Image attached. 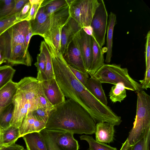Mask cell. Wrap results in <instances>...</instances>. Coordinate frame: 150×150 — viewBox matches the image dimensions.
Masks as SVG:
<instances>
[{
	"mask_svg": "<svg viewBox=\"0 0 150 150\" xmlns=\"http://www.w3.org/2000/svg\"><path fill=\"white\" fill-rule=\"evenodd\" d=\"M51 58L55 78L65 97L81 105L94 122H102L111 109L96 98L75 77L60 51L49 41L45 40Z\"/></svg>",
	"mask_w": 150,
	"mask_h": 150,
	"instance_id": "obj_1",
	"label": "cell"
},
{
	"mask_svg": "<svg viewBox=\"0 0 150 150\" xmlns=\"http://www.w3.org/2000/svg\"><path fill=\"white\" fill-rule=\"evenodd\" d=\"M45 128L74 134H92L95 133L96 124L81 105L68 99L51 111Z\"/></svg>",
	"mask_w": 150,
	"mask_h": 150,
	"instance_id": "obj_2",
	"label": "cell"
},
{
	"mask_svg": "<svg viewBox=\"0 0 150 150\" xmlns=\"http://www.w3.org/2000/svg\"><path fill=\"white\" fill-rule=\"evenodd\" d=\"M39 82L36 78L29 76L16 83V91L12 101L14 110L11 126L19 128L28 114L38 108V93Z\"/></svg>",
	"mask_w": 150,
	"mask_h": 150,
	"instance_id": "obj_3",
	"label": "cell"
},
{
	"mask_svg": "<svg viewBox=\"0 0 150 150\" xmlns=\"http://www.w3.org/2000/svg\"><path fill=\"white\" fill-rule=\"evenodd\" d=\"M91 77L98 80L101 83L115 85L122 83L126 89L137 93L143 90L141 84L129 76L127 69L121 68L120 65L104 64Z\"/></svg>",
	"mask_w": 150,
	"mask_h": 150,
	"instance_id": "obj_4",
	"label": "cell"
},
{
	"mask_svg": "<svg viewBox=\"0 0 150 150\" xmlns=\"http://www.w3.org/2000/svg\"><path fill=\"white\" fill-rule=\"evenodd\" d=\"M30 27L29 21H21L13 25L0 35V49L5 61L15 46L18 44L25 45V37Z\"/></svg>",
	"mask_w": 150,
	"mask_h": 150,
	"instance_id": "obj_5",
	"label": "cell"
},
{
	"mask_svg": "<svg viewBox=\"0 0 150 150\" xmlns=\"http://www.w3.org/2000/svg\"><path fill=\"white\" fill-rule=\"evenodd\" d=\"M150 127V96L142 90L137 93V111L132 132L140 136Z\"/></svg>",
	"mask_w": 150,
	"mask_h": 150,
	"instance_id": "obj_6",
	"label": "cell"
},
{
	"mask_svg": "<svg viewBox=\"0 0 150 150\" xmlns=\"http://www.w3.org/2000/svg\"><path fill=\"white\" fill-rule=\"evenodd\" d=\"M99 1L100 4L96 9L90 26L93 30L92 36L102 47L105 44L108 13L104 1Z\"/></svg>",
	"mask_w": 150,
	"mask_h": 150,
	"instance_id": "obj_7",
	"label": "cell"
},
{
	"mask_svg": "<svg viewBox=\"0 0 150 150\" xmlns=\"http://www.w3.org/2000/svg\"><path fill=\"white\" fill-rule=\"evenodd\" d=\"M63 57L68 65L80 71L86 72L79 44L75 36L69 44Z\"/></svg>",
	"mask_w": 150,
	"mask_h": 150,
	"instance_id": "obj_8",
	"label": "cell"
},
{
	"mask_svg": "<svg viewBox=\"0 0 150 150\" xmlns=\"http://www.w3.org/2000/svg\"><path fill=\"white\" fill-rule=\"evenodd\" d=\"M81 53L84 67L86 71H89L92 59V36L87 34L82 28L76 35Z\"/></svg>",
	"mask_w": 150,
	"mask_h": 150,
	"instance_id": "obj_9",
	"label": "cell"
},
{
	"mask_svg": "<svg viewBox=\"0 0 150 150\" xmlns=\"http://www.w3.org/2000/svg\"><path fill=\"white\" fill-rule=\"evenodd\" d=\"M40 82L45 96L54 107L65 101V96L55 78Z\"/></svg>",
	"mask_w": 150,
	"mask_h": 150,
	"instance_id": "obj_10",
	"label": "cell"
},
{
	"mask_svg": "<svg viewBox=\"0 0 150 150\" xmlns=\"http://www.w3.org/2000/svg\"><path fill=\"white\" fill-rule=\"evenodd\" d=\"M50 130L54 142L60 150H79V144L78 141L74 137V134L67 132Z\"/></svg>",
	"mask_w": 150,
	"mask_h": 150,
	"instance_id": "obj_11",
	"label": "cell"
},
{
	"mask_svg": "<svg viewBox=\"0 0 150 150\" xmlns=\"http://www.w3.org/2000/svg\"><path fill=\"white\" fill-rule=\"evenodd\" d=\"M6 61L12 65L22 64L30 66L32 59L28 50L26 49L25 45L18 44L11 50Z\"/></svg>",
	"mask_w": 150,
	"mask_h": 150,
	"instance_id": "obj_12",
	"label": "cell"
},
{
	"mask_svg": "<svg viewBox=\"0 0 150 150\" xmlns=\"http://www.w3.org/2000/svg\"><path fill=\"white\" fill-rule=\"evenodd\" d=\"M82 28L78 23L71 17L68 22L62 27L60 51L63 56L65 53L69 43Z\"/></svg>",
	"mask_w": 150,
	"mask_h": 150,
	"instance_id": "obj_13",
	"label": "cell"
},
{
	"mask_svg": "<svg viewBox=\"0 0 150 150\" xmlns=\"http://www.w3.org/2000/svg\"><path fill=\"white\" fill-rule=\"evenodd\" d=\"M29 21L33 36L38 35L44 38L49 29L50 16L45 13L43 7L40 6L35 18Z\"/></svg>",
	"mask_w": 150,
	"mask_h": 150,
	"instance_id": "obj_14",
	"label": "cell"
},
{
	"mask_svg": "<svg viewBox=\"0 0 150 150\" xmlns=\"http://www.w3.org/2000/svg\"><path fill=\"white\" fill-rule=\"evenodd\" d=\"M82 28L90 25L92 19L100 3L98 0H78Z\"/></svg>",
	"mask_w": 150,
	"mask_h": 150,
	"instance_id": "obj_15",
	"label": "cell"
},
{
	"mask_svg": "<svg viewBox=\"0 0 150 150\" xmlns=\"http://www.w3.org/2000/svg\"><path fill=\"white\" fill-rule=\"evenodd\" d=\"M114 124L109 122H102L96 124L95 132L96 140L102 143L112 142L114 139Z\"/></svg>",
	"mask_w": 150,
	"mask_h": 150,
	"instance_id": "obj_16",
	"label": "cell"
},
{
	"mask_svg": "<svg viewBox=\"0 0 150 150\" xmlns=\"http://www.w3.org/2000/svg\"><path fill=\"white\" fill-rule=\"evenodd\" d=\"M46 123L36 119L31 112L25 118L19 127L20 137L30 133L39 132L45 128Z\"/></svg>",
	"mask_w": 150,
	"mask_h": 150,
	"instance_id": "obj_17",
	"label": "cell"
},
{
	"mask_svg": "<svg viewBox=\"0 0 150 150\" xmlns=\"http://www.w3.org/2000/svg\"><path fill=\"white\" fill-rule=\"evenodd\" d=\"M16 89V83L12 81L0 89V115L4 109L12 103Z\"/></svg>",
	"mask_w": 150,
	"mask_h": 150,
	"instance_id": "obj_18",
	"label": "cell"
},
{
	"mask_svg": "<svg viewBox=\"0 0 150 150\" xmlns=\"http://www.w3.org/2000/svg\"><path fill=\"white\" fill-rule=\"evenodd\" d=\"M92 42V62L91 68L88 72L91 76L104 64L103 53L102 47L99 46L93 36Z\"/></svg>",
	"mask_w": 150,
	"mask_h": 150,
	"instance_id": "obj_19",
	"label": "cell"
},
{
	"mask_svg": "<svg viewBox=\"0 0 150 150\" xmlns=\"http://www.w3.org/2000/svg\"><path fill=\"white\" fill-rule=\"evenodd\" d=\"M22 137L27 150H47L44 140L40 132L28 133Z\"/></svg>",
	"mask_w": 150,
	"mask_h": 150,
	"instance_id": "obj_20",
	"label": "cell"
},
{
	"mask_svg": "<svg viewBox=\"0 0 150 150\" xmlns=\"http://www.w3.org/2000/svg\"><path fill=\"white\" fill-rule=\"evenodd\" d=\"M117 23L116 15L111 12L109 16L107 23V33L106 38L107 54L105 62L109 63L112 56V42L114 27Z\"/></svg>",
	"mask_w": 150,
	"mask_h": 150,
	"instance_id": "obj_21",
	"label": "cell"
},
{
	"mask_svg": "<svg viewBox=\"0 0 150 150\" xmlns=\"http://www.w3.org/2000/svg\"><path fill=\"white\" fill-rule=\"evenodd\" d=\"M85 86L101 103L107 106V98L99 81L91 77L88 79Z\"/></svg>",
	"mask_w": 150,
	"mask_h": 150,
	"instance_id": "obj_22",
	"label": "cell"
},
{
	"mask_svg": "<svg viewBox=\"0 0 150 150\" xmlns=\"http://www.w3.org/2000/svg\"><path fill=\"white\" fill-rule=\"evenodd\" d=\"M40 49L44 53L46 57V64L45 71L41 76L37 80L42 81L50 80L55 78L51 55L45 41L41 42Z\"/></svg>",
	"mask_w": 150,
	"mask_h": 150,
	"instance_id": "obj_23",
	"label": "cell"
},
{
	"mask_svg": "<svg viewBox=\"0 0 150 150\" xmlns=\"http://www.w3.org/2000/svg\"><path fill=\"white\" fill-rule=\"evenodd\" d=\"M20 137L19 128L10 126L8 128L1 130L0 146L15 143Z\"/></svg>",
	"mask_w": 150,
	"mask_h": 150,
	"instance_id": "obj_24",
	"label": "cell"
},
{
	"mask_svg": "<svg viewBox=\"0 0 150 150\" xmlns=\"http://www.w3.org/2000/svg\"><path fill=\"white\" fill-rule=\"evenodd\" d=\"M67 0H43L41 7L44 11L50 16L68 5Z\"/></svg>",
	"mask_w": 150,
	"mask_h": 150,
	"instance_id": "obj_25",
	"label": "cell"
},
{
	"mask_svg": "<svg viewBox=\"0 0 150 150\" xmlns=\"http://www.w3.org/2000/svg\"><path fill=\"white\" fill-rule=\"evenodd\" d=\"M126 88L120 83L112 86L109 93L110 99L113 103L121 102L127 96Z\"/></svg>",
	"mask_w": 150,
	"mask_h": 150,
	"instance_id": "obj_26",
	"label": "cell"
},
{
	"mask_svg": "<svg viewBox=\"0 0 150 150\" xmlns=\"http://www.w3.org/2000/svg\"><path fill=\"white\" fill-rule=\"evenodd\" d=\"M14 110V106L12 103L7 107L0 115V128L1 130L5 129L10 125Z\"/></svg>",
	"mask_w": 150,
	"mask_h": 150,
	"instance_id": "obj_27",
	"label": "cell"
},
{
	"mask_svg": "<svg viewBox=\"0 0 150 150\" xmlns=\"http://www.w3.org/2000/svg\"><path fill=\"white\" fill-rule=\"evenodd\" d=\"M81 140L86 141L88 144L89 150H117L115 147H112L105 143L96 141L92 136L83 135L80 137Z\"/></svg>",
	"mask_w": 150,
	"mask_h": 150,
	"instance_id": "obj_28",
	"label": "cell"
},
{
	"mask_svg": "<svg viewBox=\"0 0 150 150\" xmlns=\"http://www.w3.org/2000/svg\"><path fill=\"white\" fill-rule=\"evenodd\" d=\"M15 71L11 65L0 66V89L12 81Z\"/></svg>",
	"mask_w": 150,
	"mask_h": 150,
	"instance_id": "obj_29",
	"label": "cell"
},
{
	"mask_svg": "<svg viewBox=\"0 0 150 150\" xmlns=\"http://www.w3.org/2000/svg\"><path fill=\"white\" fill-rule=\"evenodd\" d=\"M150 127L148 128L137 141L132 145V150H150Z\"/></svg>",
	"mask_w": 150,
	"mask_h": 150,
	"instance_id": "obj_30",
	"label": "cell"
},
{
	"mask_svg": "<svg viewBox=\"0 0 150 150\" xmlns=\"http://www.w3.org/2000/svg\"><path fill=\"white\" fill-rule=\"evenodd\" d=\"M39 132L44 140L47 150H60L54 142L51 130L45 128Z\"/></svg>",
	"mask_w": 150,
	"mask_h": 150,
	"instance_id": "obj_31",
	"label": "cell"
},
{
	"mask_svg": "<svg viewBox=\"0 0 150 150\" xmlns=\"http://www.w3.org/2000/svg\"><path fill=\"white\" fill-rule=\"evenodd\" d=\"M38 108L52 110L54 108L45 96L40 81L38 89Z\"/></svg>",
	"mask_w": 150,
	"mask_h": 150,
	"instance_id": "obj_32",
	"label": "cell"
},
{
	"mask_svg": "<svg viewBox=\"0 0 150 150\" xmlns=\"http://www.w3.org/2000/svg\"><path fill=\"white\" fill-rule=\"evenodd\" d=\"M15 0H0V20L5 18L13 10Z\"/></svg>",
	"mask_w": 150,
	"mask_h": 150,
	"instance_id": "obj_33",
	"label": "cell"
},
{
	"mask_svg": "<svg viewBox=\"0 0 150 150\" xmlns=\"http://www.w3.org/2000/svg\"><path fill=\"white\" fill-rule=\"evenodd\" d=\"M40 53L37 55V61L34 65L37 68L38 71L37 79L40 78L44 73L46 68V59L45 55L43 51L40 49Z\"/></svg>",
	"mask_w": 150,
	"mask_h": 150,
	"instance_id": "obj_34",
	"label": "cell"
},
{
	"mask_svg": "<svg viewBox=\"0 0 150 150\" xmlns=\"http://www.w3.org/2000/svg\"><path fill=\"white\" fill-rule=\"evenodd\" d=\"M52 110L38 108L31 112L36 119L46 123Z\"/></svg>",
	"mask_w": 150,
	"mask_h": 150,
	"instance_id": "obj_35",
	"label": "cell"
},
{
	"mask_svg": "<svg viewBox=\"0 0 150 150\" xmlns=\"http://www.w3.org/2000/svg\"><path fill=\"white\" fill-rule=\"evenodd\" d=\"M43 1V0H29L31 7L26 21H29L35 18Z\"/></svg>",
	"mask_w": 150,
	"mask_h": 150,
	"instance_id": "obj_36",
	"label": "cell"
},
{
	"mask_svg": "<svg viewBox=\"0 0 150 150\" xmlns=\"http://www.w3.org/2000/svg\"><path fill=\"white\" fill-rule=\"evenodd\" d=\"M19 21L16 19L15 15L0 20V35L13 25Z\"/></svg>",
	"mask_w": 150,
	"mask_h": 150,
	"instance_id": "obj_37",
	"label": "cell"
},
{
	"mask_svg": "<svg viewBox=\"0 0 150 150\" xmlns=\"http://www.w3.org/2000/svg\"><path fill=\"white\" fill-rule=\"evenodd\" d=\"M69 66L75 77L85 86L89 78L88 73L87 72H83L76 69L69 65Z\"/></svg>",
	"mask_w": 150,
	"mask_h": 150,
	"instance_id": "obj_38",
	"label": "cell"
},
{
	"mask_svg": "<svg viewBox=\"0 0 150 150\" xmlns=\"http://www.w3.org/2000/svg\"><path fill=\"white\" fill-rule=\"evenodd\" d=\"M31 7V4L29 1L24 5L20 12L15 15L16 19L19 21L26 20L29 14Z\"/></svg>",
	"mask_w": 150,
	"mask_h": 150,
	"instance_id": "obj_39",
	"label": "cell"
},
{
	"mask_svg": "<svg viewBox=\"0 0 150 150\" xmlns=\"http://www.w3.org/2000/svg\"><path fill=\"white\" fill-rule=\"evenodd\" d=\"M29 1V0H15V5L13 10L4 18L12 16L18 13L24 5Z\"/></svg>",
	"mask_w": 150,
	"mask_h": 150,
	"instance_id": "obj_40",
	"label": "cell"
},
{
	"mask_svg": "<svg viewBox=\"0 0 150 150\" xmlns=\"http://www.w3.org/2000/svg\"><path fill=\"white\" fill-rule=\"evenodd\" d=\"M145 59L146 69H147L150 67V31L148 32L146 36Z\"/></svg>",
	"mask_w": 150,
	"mask_h": 150,
	"instance_id": "obj_41",
	"label": "cell"
},
{
	"mask_svg": "<svg viewBox=\"0 0 150 150\" xmlns=\"http://www.w3.org/2000/svg\"><path fill=\"white\" fill-rule=\"evenodd\" d=\"M139 81L143 89L150 88V67L146 69L144 78Z\"/></svg>",
	"mask_w": 150,
	"mask_h": 150,
	"instance_id": "obj_42",
	"label": "cell"
},
{
	"mask_svg": "<svg viewBox=\"0 0 150 150\" xmlns=\"http://www.w3.org/2000/svg\"><path fill=\"white\" fill-rule=\"evenodd\" d=\"M24 149L23 146L15 143L0 146V150H23Z\"/></svg>",
	"mask_w": 150,
	"mask_h": 150,
	"instance_id": "obj_43",
	"label": "cell"
},
{
	"mask_svg": "<svg viewBox=\"0 0 150 150\" xmlns=\"http://www.w3.org/2000/svg\"><path fill=\"white\" fill-rule=\"evenodd\" d=\"M33 36V33L30 27L26 35L25 38V45L26 49L27 50H28L30 39Z\"/></svg>",
	"mask_w": 150,
	"mask_h": 150,
	"instance_id": "obj_44",
	"label": "cell"
},
{
	"mask_svg": "<svg viewBox=\"0 0 150 150\" xmlns=\"http://www.w3.org/2000/svg\"><path fill=\"white\" fill-rule=\"evenodd\" d=\"M132 145H130L127 139L125 142L122 144L120 150H132Z\"/></svg>",
	"mask_w": 150,
	"mask_h": 150,
	"instance_id": "obj_45",
	"label": "cell"
},
{
	"mask_svg": "<svg viewBox=\"0 0 150 150\" xmlns=\"http://www.w3.org/2000/svg\"><path fill=\"white\" fill-rule=\"evenodd\" d=\"M82 28L87 34L91 36H93V30L90 25L83 27Z\"/></svg>",
	"mask_w": 150,
	"mask_h": 150,
	"instance_id": "obj_46",
	"label": "cell"
},
{
	"mask_svg": "<svg viewBox=\"0 0 150 150\" xmlns=\"http://www.w3.org/2000/svg\"><path fill=\"white\" fill-rule=\"evenodd\" d=\"M6 62L4 59L1 51L0 49V65Z\"/></svg>",
	"mask_w": 150,
	"mask_h": 150,
	"instance_id": "obj_47",
	"label": "cell"
},
{
	"mask_svg": "<svg viewBox=\"0 0 150 150\" xmlns=\"http://www.w3.org/2000/svg\"><path fill=\"white\" fill-rule=\"evenodd\" d=\"M1 130L0 128V146L1 143Z\"/></svg>",
	"mask_w": 150,
	"mask_h": 150,
	"instance_id": "obj_48",
	"label": "cell"
},
{
	"mask_svg": "<svg viewBox=\"0 0 150 150\" xmlns=\"http://www.w3.org/2000/svg\"><path fill=\"white\" fill-rule=\"evenodd\" d=\"M23 150H25V149H24Z\"/></svg>",
	"mask_w": 150,
	"mask_h": 150,
	"instance_id": "obj_49",
	"label": "cell"
}]
</instances>
